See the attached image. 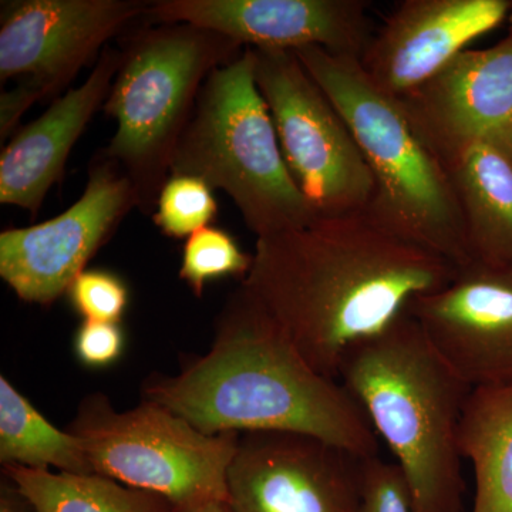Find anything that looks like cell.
Returning <instances> with one entry per match:
<instances>
[{
  "mask_svg": "<svg viewBox=\"0 0 512 512\" xmlns=\"http://www.w3.org/2000/svg\"><path fill=\"white\" fill-rule=\"evenodd\" d=\"M252 255L242 288L316 372L335 380L350 349L389 329L414 299L450 284L458 269L366 212L256 238Z\"/></svg>",
  "mask_w": 512,
  "mask_h": 512,
  "instance_id": "6da1fadb",
  "label": "cell"
},
{
  "mask_svg": "<svg viewBox=\"0 0 512 512\" xmlns=\"http://www.w3.org/2000/svg\"><path fill=\"white\" fill-rule=\"evenodd\" d=\"M143 399L202 433L293 431L377 457V434L339 380L320 375L247 289L229 296L211 349L178 375H151Z\"/></svg>",
  "mask_w": 512,
  "mask_h": 512,
  "instance_id": "7a4b0ae2",
  "label": "cell"
},
{
  "mask_svg": "<svg viewBox=\"0 0 512 512\" xmlns=\"http://www.w3.org/2000/svg\"><path fill=\"white\" fill-rule=\"evenodd\" d=\"M339 382L390 447L413 512H463L460 427L473 387L436 352L409 312L349 350Z\"/></svg>",
  "mask_w": 512,
  "mask_h": 512,
  "instance_id": "3957f363",
  "label": "cell"
},
{
  "mask_svg": "<svg viewBox=\"0 0 512 512\" xmlns=\"http://www.w3.org/2000/svg\"><path fill=\"white\" fill-rule=\"evenodd\" d=\"M295 55L342 114L369 165L375 194L366 214L457 268L467 265L471 256L453 184L402 101L382 92L356 57L315 46Z\"/></svg>",
  "mask_w": 512,
  "mask_h": 512,
  "instance_id": "277c9868",
  "label": "cell"
},
{
  "mask_svg": "<svg viewBox=\"0 0 512 512\" xmlns=\"http://www.w3.org/2000/svg\"><path fill=\"white\" fill-rule=\"evenodd\" d=\"M235 40L185 23L147 25L121 43V64L103 110L116 133L103 153L133 184L138 210L154 214L205 80L237 59Z\"/></svg>",
  "mask_w": 512,
  "mask_h": 512,
  "instance_id": "5b68a950",
  "label": "cell"
},
{
  "mask_svg": "<svg viewBox=\"0 0 512 512\" xmlns=\"http://www.w3.org/2000/svg\"><path fill=\"white\" fill-rule=\"evenodd\" d=\"M171 174L222 190L256 238L315 221L282 156L271 113L255 82L251 47L205 80Z\"/></svg>",
  "mask_w": 512,
  "mask_h": 512,
  "instance_id": "8992f818",
  "label": "cell"
},
{
  "mask_svg": "<svg viewBox=\"0 0 512 512\" xmlns=\"http://www.w3.org/2000/svg\"><path fill=\"white\" fill-rule=\"evenodd\" d=\"M94 473L161 495L181 512L228 501V470L241 433L207 434L161 404L117 412L106 394L84 397L66 429Z\"/></svg>",
  "mask_w": 512,
  "mask_h": 512,
  "instance_id": "52a82bcc",
  "label": "cell"
},
{
  "mask_svg": "<svg viewBox=\"0 0 512 512\" xmlns=\"http://www.w3.org/2000/svg\"><path fill=\"white\" fill-rule=\"evenodd\" d=\"M254 50L286 167L318 218L366 212L375 181L335 104L291 50Z\"/></svg>",
  "mask_w": 512,
  "mask_h": 512,
  "instance_id": "ba28073f",
  "label": "cell"
},
{
  "mask_svg": "<svg viewBox=\"0 0 512 512\" xmlns=\"http://www.w3.org/2000/svg\"><path fill=\"white\" fill-rule=\"evenodd\" d=\"M134 208L133 184L101 150L72 207L52 220L0 234V276L23 302L52 305Z\"/></svg>",
  "mask_w": 512,
  "mask_h": 512,
  "instance_id": "9c48e42d",
  "label": "cell"
},
{
  "mask_svg": "<svg viewBox=\"0 0 512 512\" xmlns=\"http://www.w3.org/2000/svg\"><path fill=\"white\" fill-rule=\"evenodd\" d=\"M366 460L309 434L241 433L228 503L234 512H363Z\"/></svg>",
  "mask_w": 512,
  "mask_h": 512,
  "instance_id": "30bf717a",
  "label": "cell"
},
{
  "mask_svg": "<svg viewBox=\"0 0 512 512\" xmlns=\"http://www.w3.org/2000/svg\"><path fill=\"white\" fill-rule=\"evenodd\" d=\"M141 0H3L0 80L33 84L43 99L63 96L99 60L111 37L144 18Z\"/></svg>",
  "mask_w": 512,
  "mask_h": 512,
  "instance_id": "8fae6325",
  "label": "cell"
},
{
  "mask_svg": "<svg viewBox=\"0 0 512 512\" xmlns=\"http://www.w3.org/2000/svg\"><path fill=\"white\" fill-rule=\"evenodd\" d=\"M407 312L473 390L512 386V265L470 261Z\"/></svg>",
  "mask_w": 512,
  "mask_h": 512,
  "instance_id": "7c38bea8",
  "label": "cell"
},
{
  "mask_svg": "<svg viewBox=\"0 0 512 512\" xmlns=\"http://www.w3.org/2000/svg\"><path fill=\"white\" fill-rule=\"evenodd\" d=\"M367 10L362 0H157L143 19L214 30L256 50L315 46L360 59L373 37Z\"/></svg>",
  "mask_w": 512,
  "mask_h": 512,
  "instance_id": "4fadbf2b",
  "label": "cell"
},
{
  "mask_svg": "<svg viewBox=\"0 0 512 512\" xmlns=\"http://www.w3.org/2000/svg\"><path fill=\"white\" fill-rule=\"evenodd\" d=\"M511 13L512 0H406L373 35L360 66L382 92L402 100Z\"/></svg>",
  "mask_w": 512,
  "mask_h": 512,
  "instance_id": "5bb4252c",
  "label": "cell"
},
{
  "mask_svg": "<svg viewBox=\"0 0 512 512\" xmlns=\"http://www.w3.org/2000/svg\"><path fill=\"white\" fill-rule=\"evenodd\" d=\"M400 101L436 154L481 140L512 146V13L497 45L464 50Z\"/></svg>",
  "mask_w": 512,
  "mask_h": 512,
  "instance_id": "9a60e30c",
  "label": "cell"
},
{
  "mask_svg": "<svg viewBox=\"0 0 512 512\" xmlns=\"http://www.w3.org/2000/svg\"><path fill=\"white\" fill-rule=\"evenodd\" d=\"M121 50L106 47L86 82L57 97L32 123L19 128L0 156V202L35 217L60 181L70 151L103 109L121 64Z\"/></svg>",
  "mask_w": 512,
  "mask_h": 512,
  "instance_id": "2e32d148",
  "label": "cell"
},
{
  "mask_svg": "<svg viewBox=\"0 0 512 512\" xmlns=\"http://www.w3.org/2000/svg\"><path fill=\"white\" fill-rule=\"evenodd\" d=\"M437 156L456 192L471 261L512 265V146L481 140Z\"/></svg>",
  "mask_w": 512,
  "mask_h": 512,
  "instance_id": "e0dca14e",
  "label": "cell"
},
{
  "mask_svg": "<svg viewBox=\"0 0 512 512\" xmlns=\"http://www.w3.org/2000/svg\"><path fill=\"white\" fill-rule=\"evenodd\" d=\"M460 450L476 474L471 512H512V386L473 390L461 421Z\"/></svg>",
  "mask_w": 512,
  "mask_h": 512,
  "instance_id": "ac0fdd59",
  "label": "cell"
},
{
  "mask_svg": "<svg viewBox=\"0 0 512 512\" xmlns=\"http://www.w3.org/2000/svg\"><path fill=\"white\" fill-rule=\"evenodd\" d=\"M2 474L16 484L39 512H181L161 495L128 487L96 473H53L3 466Z\"/></svg>",
  "mask_w": 512,
  "mask_h": 512,
  "instance_id": "d6986e66",
  "label": "cell"
},
{
  "mask_svg": "<svg viewBox=\"0 0 512 512\" xmlns=\"http://www.w3.org/2000/svg\"><path fill=\"white\" fill-rule=\"evenodd\" d=\"M0 463L94 474L80 441L70 431L53 426L5 376H0Z\"/></svg>",
  "mask_w": 512,
  "mask_h": 512,
  "instance_id": "ffe728a7",
  "label": "cell"
},
{
  "mask_svg": "<svg viewBox=\"0 0 512 512\" xmlns=\"http://www.w3.org/2000/svg\"><path fill=\"white\" fill-rule=\"evenodd\" d=\"M254 255L239 247L237 239L225 229L205 227L187 238L181 259L180 278L195 296H202L205 286L222 278H241L251 271Z\"/></svg>",
  "mask_w": 512,
  "mask_h": 512,
  "instance_id": "44dd1931",
  "label": "cell"
},
{
  "mask_svg": "<svg viewBox=\"0 0 512 512\" xmlns=\"http://www.w3.org/2000/svg\"><path fill=\"white\" fill-rule=\"evenodd\" d=\"M218 214L214 190L197 177L171 174L158 195L154 222L170 238H190Z\"/></svg>",
  "mask_w": 512,
  "mask_h": 512,
  "instance_id": "7402d4cb",
  "label": "cell"
},
{
  "mask_svg": "<svg viewBox=\"0 0 512 512\" xmlns=\"http://www.w3.org/2000/svg\"><path fill=\"white\" fill-rule=\"evenodd\" d=\"M74 311L84 320L120 322L128 305L126 282L106 269H86L67 291Z\"/></svg>",
  "mask_w": 512,
  "mask_h": 512,
  "instance_id": "603a6c76",
  "label": "cell"
},
{
  "mask_svg": "<svg viewBox=\"0 0 512 512\" xmlns=\"http://www.w3.org/2000/svg\"><path fill=\"white\" fill-rule=\"evenodd\" d=\"M363 512H413L412 497L402 470L379 456L365 461Z\"/></svg>",
  "mask_w": 512,
  "mask_h": 512,
  "instance_id": "cb8c5ba5",
  "label": "cell"
},
{
  "mask_svg": "<svg viewBox=\"0 0 512 512\" xmlns=\"http://www.w3.org/2000/svg\"><path fill=\"white\" fill-rule=\"evenodd\" d=\"M126 336L120 322L83 320L74 336V352L84 366L100 369L123 355Z\"/></svg>",
  "mask_w": 512,
  "mask_h": 512,
  "instance_id": "d4e9b609",
  "label": "cell"
},
{
  "mask_svg": "<svg viewBox=\"0 0 512 512\" xmlns=\"http://www.w3.org/2000/svg\"><path fill=\"white\" fill-rule=\"evenodd\" d=\"M43 100L42 93L33 84L19 82L18 86L6 90L0 96V141L13 137L19 130V123L26 111Z\"/></svg>",
  "mask_w": 512,
  "mask_h": 512,
  "instance_id": "484cf974",
  "label": "cell"
},
{
  "mask_svg": "<svg viewBox=\"0 0 512 512\" xmlns=\"http://www.w3.org/2000/svg\"><path fill=\"white\" fill-rule=\"evenodd\" d=\"M0 512H39L22 491L8 477L0 481Z\"/></svg>",
  "mask_w": 512,
  "mask_h": 512,
  "instance_id": "4316f807",
  "label": "cell"
},
{
  "mask_svg": "<svg viewBox=\"0 0 512 512\" xmlns=\"http://www.w3.org/2000/svg\"><path fill=\"white\" fill-rule=\"evenodd\" d=\"M192 512H234L232 511L231 505L228 501H214V503H208L202 505Z\"/></svg>",
  "mask_w": 512,
  "mask_h": 512,
  "instance_id": "83f0119b",
  "label": "cell"
}]
</instances>
